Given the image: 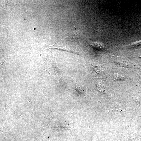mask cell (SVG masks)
<instances>
[{"label":"cell","mask_w":141,"mask_h":141,"mask_svg":"<svg viewBox=\"0 0 141 141\" xmlns=\"http://www.w3.org/2000/svg\"><path fill=\"white\" fill-rule=\"evenodd\" d=\"M92 47L100 50H103L106 49L102 43L98 42H92L90 43Z\"/></svg>","instance_id":"obj_1"},{"label":"cell","mask_w":141,"mask_h":141,"mask_svg":"<svg viewBox=\"0 0 141 141\" xmlns=\"http://www.w3.org/2000/svg\"><path fill=\"white\" fill-rule=\"evenodd\" d=\"M73 89L77 91L79 93L85 95V90L83 87L77 84H75L73 87Z\"/></svg>","instance_id":"obj_2"},{"label":"cell","mask_w":141,"mask_h":141,"mask_svg":"<svg viewBox=\"0 0 141 141\" xmlns=\"http://www.w3.org/2000/svg\"><path fill=\"white\" fill-rule=\"evenodd\" d=\"M97 88L99 90L102 92L105 91V85L104 83L102 81H98L97 84Z\"/></svg>","instance_id":"obj_3"},{"label":"cell","mask_w":141,"mask_h":141,"mask_svg":"<svg viewBox=\"0 0 141 141\" xmlns=\"http://www.w3.org/2000/svg\"><path fill=\"white\" fill-rule=\"evenodd\" d=\"M94 69L95 72L99 74H101V72L103 70V69L102 67L98 66H95Z\"/></svg>","instance_id":"obj_5"},{"label":"cell","mask_w":141,"mask_h":141,"mask_svg":"<svg viewBox=\"0 0 141 141\" xmlns=\"http://www.w3.org/2000/svg\"><path fill=\"white\" fill-rule=\"evenodd\" d=\"M114 77L115 79L116 80H123L125 79V78L124 76L118 73L114 74Z\"/></svg>","instance_id":"obj_4"},{"label":"cell","mask_w":141,"mask_h":141,"mask_svg":"<svg viewBox=\"0 0 141 141\" xmlns=\"http://www.w3.org/2000/svg\"><path fill=\"white\" fill-rule=\"evenodd\" d=\"M136 57H139L141 58V56H136Z\"/></svg>","instance_id":"obj_6"}]
</instances>
